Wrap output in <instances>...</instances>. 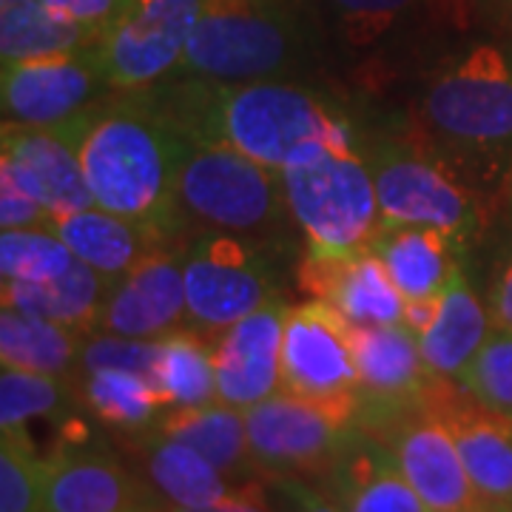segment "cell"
<instances>
[{
  "mask_svg": "<svg viewBox=\"0 0 512 512\" xmlns=\"http://www.w3.org/2000/svg\"><path fill=\"white\" fill-rule=\"evenodd\" d=\"M140 94L188 140L237 148L274 171L305 163L325 148L362 151L365 140L339 100L293 80L208 83L168 77Z\"/></svg>",
  "mask_w": 512,
  "mask_h": 512,
  "instance_id": "6da1fadb",
  "label": "cell"
},
{
  "mask_svg": "<svg viewBox=\"0 0 512 512\" xmlns=\"http://www.w3.org/2000/svg\"><path fill=\"white\" fill-rule=\"evenodd\" d=\"M413 131L484 200L512 171V37L476 40L427 74Z\"/></svg>",
  "mask_w": 512,
  "mask_h": 512,
  "instance_id": "7a4b0ae2",
  "label": "cell"
},
{
  "mask_svg": "<svg viewBox=\"0 0 512 512\" xmlns=\"http://www.w3.org/2000/svg\"><path fill=\"white\" fill-rule=\"evenodd\" d=\"M77 146L94 205L180 239L177 177L188 137L140 92H123L60 126Z\"/></svg>",
  "mask_w": 512,
  "mask_h": 512,
  "instance_id": "3957f363",
  "label": "cell"
},
{
  "mask_svg": "<svg viewBox=\"0 0 512 512\" xmlns=\"http://www.w3.org/2000/svg\"><path fill=\"white\" fill-rule=\"evenodd\" d=\"M180 234L220 231L282 245L291 228L282 174L222 143L188 140L177 177Z\"/></svg>",
  "mask_w": 512,
  "mask_h": 512,
  "instance_id": "277c9868",
  "label": "cell"
},
{
  "mask_svg": "<svg viewBox=\"0 0 512 512\" xmlns=\"http://www.w3.org/2000/svg\"><path fill=\"white\" fill-rule=\"evenodd\" d=\"M382 225L439 228L467 254L484 231L487 200L416 131H379L362 140Z\"/></svg>",
  "mask_w": 512,
  "mask_h": 512,
  "instance_id": "5b68a950",
  "label": "cell"
},
{
  "mask_svg": "<svg viewBox=\"0 0 512 512\" xmlns=\"http://www.w3.org/2000/svg\"><path fill=\"white\" fill-rule=\"evenodd\" d=\"M308 57V29L288 0H205L171 77L208 83L285 80Z\"/></svg>",
  "mask_w": 512,
  "mask_h": 512,
  "instance_id": "8992f818",
  "label": "cell"
},
{
  "mask_svg": "<svg viewBox=\"0 0 512 512\" xmlns=\"http://www.w3.org/2000/svg\"><path fill=\"white\" fill-rule=\"evenodd\" d=\"M282 174L293 225L313 259L365 254L382 231L376 183L362 151L325 148Z\"/></svg>",
  "mask_w": 512,
  "mask_h": 512,
  "instance_id": "52a82bcc",
  "label": "cell"
},
{
  "mask_svg": "<svg viewBox=\"0 0 512 512\" xmlns=\"http://www.w3.org/2000/svg\"><path fill=\"white\" fill-rule=\"evenodd\" d=\"M271 245L197 231L185 237V328L214 339L279 296Z\"/></svg>",
  "mask_w": 512,
  "mask_h": 512,
  "instance_id": "ba28073f",
  "label": "cell"
},
{
  "mask_svg": "<svg viewBox=\"0 0 512 512\" xmlns=\"http://www.w3.org/2000/svg\"><path fill=\"white\" fill-rule=\"evenodd\" d=\"M279 390L356 421L359 367L353 353V325L336 308L311 299L288 311Z\"/></svg>",
  "mask_w": 512,
  "mask_h": 512,
  "instance_id": "9c48e42d",
  "label": "cell"
},
{
  "mask_svg": "<svg viewBox=\"0 0 512 512\" xmlns=\"http://www.w3.org/2000/svg\"><path fill=\"white\" fill-rule=\"evenodd\" d=\"M441 382L421 402L402 407L362 430L390 447L427 512H470L481 504L464 470L453 430L436 407Z\"/></svg>",
  "mask_w": 512,
  "mask_h": 512,
  "instance_id": "30bf717a",
  "label": "cell"
},
{
  "mask_svg": "<svg viewBox=\"0 0 512 512\" xmlns=\"http://www.w3.org/2000/svg\"><path fill=\"white\" fill-rule=\"evenodd\" d=\"M245 424L254 467L276 478L325 476L356 430V421L285 390L248 407Z\"/></svg>",
  "mask_w": 512,
  "mask_h": 512,
  "instance_id": "8fae6325",
  "label": "cell"
},
{
  "mask_svg": "<svg viewBox=\"0 0 512 512\" xmlns=\"http://www.w3.org/2000/svg\"><path fill=\"white\" fill-rule=\"evenodd\" d=\"M205 0H131L97 40L114 92H140L177 72Z\"/></svg>",
  "mask_w": 512,
  "mask_h": 512,
  "instance_id": "7c38bea8",
  "label": "cell"
},
{
  "mask_svg": "<svg viewBox=\"0 0 512 512\" xmlns=\"http://www.w3.org/2000/svg\"><path fill=\"white\" fill-rule=\"evenodd\" d=\"M114 86L97 55V43L66 55L3 63V120L18 126L60 128L109 100Z\"/></svg>",
  "mask_w": 512,
  "mask_h": 512,
  "instance_id": "4fadbf2b",
  "label": "cell"
},
{
  "mask_svg": "<svg viewBox=\"0 0 512 512\" xmlns=\"http://www.w3.org/2000/svg\"><path fill=\"white\" fill-rule=\"evenodd\" d=\"M185 328V237L157 245L111 288L97 333L163 339Z\"/></svg>",
  "mask_w": 512,
  "mask_h": 512,
  "instance_id": "5bb4252c",
  "label": "cell"
},
{
  "mask_svg": "<svg viewBox=\"0 0 512 512\" xmlns=\"http://www.w3.org/2000/svg\"><path fill=\"white\" fill-rule=\"evenodd\" d=\"M353 353L359 367L356 427L421 402L444 379L427 367L416 333L404 325H353Z\"/></svg>",
  "mask_w": 512,
  "mask_h": 512,
  "instance_id": "9a60e30c",
  "label": "cell"
},
{
  "mask_svg": "<svg viewBox=\"0 0 512 512\" xmlns=\"http://www.w3.org/2000/svg\"><path fill=\"white\" fill-rule=\"evenodd\" d=\"M436 407L453 430L478 504L512 512V419L476 402L453 379L436 390Z\"/></svg>",
  "mask_w": 512,
  "mask_h": 512,
  "instance_id": "2e32d148",
  "label": "cell"
},
{
  "mask_svg": "<svg viewBox=\"0 0 512 512\" xmlns=\"http://www.w3.org/2000/svg\"><path fill=\"white\" fill-rule=\"evenodd\" d=\"M288 311V302L274 299L214 336L220 402L248 410L282 387V336Z\"/></svg>",
  "mask_w": 512,
  "mask_h": 512,
  "instance_id": "e0dca14e",
  "label": "cell"
},
{
  "mask_svg": "<svg viewBox=\"0 0 512 512\" xmlns=\"http://www.w3.org/2000/svg\"><path fill=\"white\" fill-rule=\"evenodd\" d=\"M43 512H168V501L97 450H60L49 458Z\"/></svg>",
  "mask_w": 512,
  "mask_h": 512,
  "instance_id": "ac0fdd59",
  "label": "cell"
},
{
  "mask_svg": "<svg viewBox=\"0 0 512 512\" xmlns=\"http://www.w3.org/2000/svg\"><path fill=\"white\" fill-rule=\"evenodd\" d=\"M0 165L18 177V183L52 217L74 214L94 205L77 146L60 128L3 123Z\"/></svg>",
  "mask_w": 512,
  "mask_h": 512,
  "instance_id": "d6986e66",
  "label": "cell"
},
{
  "mask_svg": "<svg viewBox=\"0 0 512 512\" xmlns=\"http://www.w3.org/2000/svg\"><path fill=\"white\" fill-rule=\"evenodd\" d=\"M299 288L316 302H325L342 313L350 325H402L404 296L390 279L379 254L370 248L365 254L345 259H313L296 271Z\"/></svg>",
  "mask_w": 512,
  "mask_h": 512,
  "instance_id": "ffe728a7",
  "label": "cell"
},
{
  "mask_svg": "<svg viewBox=\"0 0 512 512\" xmlns=\"http://www.w3.org/2000/svg\"><path fill=\"white\" fill-rule=\"evenodd\" d=\"M325 481L342 512H427L390 447L362 427L353 430Z\"/></svg>",
  "mask_w": 512,
  "mask_h": 512,
  "instance_id": "44dd1931",
  "label": "cell"
},
{
  "mask_svg": "<svg viewBox=\"0 0 512 512\" xmlns=\"http://www.w3.org/2000/svg\"><path fill=\"white\" fill-rule=\"evenodd\" d=\"M493 330L487 302L478 296L464 268H458L450 285L441 291L439 313L433 325L419 336L421 356L436 376L456 382L476 359L478 350L484 348Z\"/></svg>",
  "mask_w": 512,
  "mask_h": 512,
  "instance_id": "7402d4cb",
  "label": "cell"
},
{
  "mask_svg": "<svg viewBox=\"0 0 512 512\" xmlns=\"http://www.w3.org/2000/svg\"><path fill=\"white\" fill-rule=\"evenodd\" d=\"M114 282L117 279L74 259L69 271L46 282H3V308L32 313L80 336H92Z\"/></svg>",
  "mask_w": 512,
  "mask_h": 512,
  "instance_id": "603a6c76",
  "label": "cell"
},
{
  "mask_svg": "<svg viewBox=\"0 0 512 512\" xmlns=\"http://www.w3.org/2000/svg\"><path fill=\"white\" fill-rule=\"evenodd\" d=\"M373 251L384 262L404 302L439 296L461 268V251L439 228L427 225H382Z\"/></svg>",
  "mask_w": 512,
  "mask_h": 512,
  "instance_id": "cb8c5ba5",
  "label": "cell"
},
{
  "mask_svg": "<svg viewBox=\"0 0 512 512\" xmlns=\"http://www.w3.org/2000/svg\"><path fill=\"white\" fill-rule=\"evenodd\" d=\"M49 228L69 245V251L80 262L92 265L94 271L111 276V279L126 276L157 245L168 242L154 228L117 217L100 205L63 214V217H52Z\"/></svg>",
  "mask_w": 512,
  "mask_h": 512,
  "instance_id": "d4e9b609",
  "label": "cell"
},
{
  "mask_svg": "<svg viewBox=\"0 0 512 512\" xmlns=\"http://www.w3.org/2000/svg\"><path fill=\"white\" fill-rule=\"evenodd\" d=\"M146 433L148 436H140L143 467H146L151 487L163 495L168 507L197 510V507H211L237 495L228 487L220 467L211 464L194 447L168 439L154 427Z\"/></svg>",
  "mask_w": 512,
  "mask_h": 512,
  "instance_id": "484cf974",
  "label": "cell"
},
{
  "mask_svg": "<svg viewBox=\"0 0 512 512\" xmlns=\"http://www.w3.org/2000/svg\"><path fill=\"white\" fill-rule=\"evenodd\" d=\"M157 433L194 447L197 453L217 464L222 473H245L254 467L245 410L225 402L200 404V407H171L154 424Z\"/></svg>",
  "mask_w": 512,
  "mask_h": 512,
  "instance_id": "4316f807",
  "label": "cell"
},
{
  "mask_svg": "<svg viewBox=\"0 0 512 512\" xmlns=\"http://www.w3.org/2000/svg\"><path fill=\"white\" fill-rule=\"evenodd\" d=\"M97 43L92 32L60 18L46 0H0V57L20 63L89 49Z\"/></svg>",
  "mask_w": 512,
  "mask_h": 512,
  "instance_id": "83f0119b",
  "label": "cell"
},
{
  "mask_svg": "<svg viewBox=\"0 0 512 512\" xmlns=\"http://www.w3.org/2000/svg\"><path fill=\"white\" fill-rule=\"evenodd\" d=\"M80 333L32 313L3 308L0 313V362L32 373L72 376L83 348Z\"/></svg>",
  "mask_w": 512,
  "mask_h": 512,
  "instance_id": "f1b7e54d",
  "label": "cell"
},
{
  "mask_svg": "<svg viewBox=\"0 0 512 512\" xmlns=\"http://www.w3.org/2000/svg\"><path fill=\"white\" fill-rule=\"evenodd\" d=\"M154 384L163 396L165 410L220 402L217 399L214 342L188 328L163 336Z\"/></svg>",
  "mask_w": 512,
  "mask_h": 512,
  "instance_id": "f546056e",
  "label": "cell"
},
{
  "mask_svg": "<svg viewBox=\"0 0 512 512\" xmlns=\"http://www.w3.org/2000/svg\"><path fill=\"white\" fill-rule=\"evenodd\" d=\"M80 402L103 424L126 433H146L165 413L157 384L131 370H94L80 373Z\"/></svg>",
  "mask_w": 512,
  "mask_h": 512,
  "instance_id": "4dcf8cb0",
  "label": "cell"
},
{
  "mask_svg": "<svg viewBox=\"0 0 512 512\" xmlns=\"http://www.w3.org/2000/svg\"><path fill=\"white\" fill-rule=\"evenodd\" d=\"M80 399L69 376L32 373L3 365L0 373V430H20L35 419H57Z\"/></svg>",
  "mask_w": 512,
  "mask_h": 512,
  "instance_id": "1f68e13d",
  "label": "cell"
},
{
  "mask_svg": "<svg viewBox=\"0 0 512 512\" xmlns=\"http://www.w3.org/2000/svg\"><path fill=\"white\" fill-rule=\"evenodd\" d=\"M0 436V512H43L49 458L37 456L26 427Z\"/></svg>",
  "mask_w": 512,
  "mask_h": 512,
  "instance_id": "d6a6232c",
  "label": "cell"
},
{
  "mask_svg": "<svg viewBox=\"0 0 512 512\" xmlns=\"http://www.w3.org/2000/svg\"><path fill=\"white\" fill-rule=\"evenodd\" d=\"M74 259L52 228H9L0 237L3 282H46L69 271Z\"/></svg>",
  "mask_w": 512,
  "mask_h": 512,
  "instance_id": "836d02e7",
  "label": "cell"
},
{
  "mask_svg": "<svg viewBox=\"0 0 512 512\" xmlns=\"http://www.w3.org/2000/svg\"><path fill=\"white\" fill-rule=\"evenodd\" d=\"M333 23L353 46H373L399 32L421 12L424 0H322Z\"/></svg>",
  "mask_w": 512,
  "mask_h": 512,
  "instance_id": "e575fe53",
  "label": "cell"
},
{
  "mask_svg": "<svg viewBox=\"0 0 512 512\" xmlns=\"http://www.w3.org/2000/svg\"><path fill=\"white\" fill-rule=\"evenodd\" d=\"M456 382L476 402L512 419V333L493 330Z\"/></svg>",
  "mask_w": 512,
  "mask_h": 512,
  "instance_id": "d590c367",
  "label": "cell"
},
{
  "mask_svg": "<svg viewBox=\"0 0 512 512\" xmlns=\"http://www.w3.org/2000/svg\"><path fill=\"white\" fill-rule=\"evenodd\" d=\"M160 356V339H128L114 333H92L83 339L77 356V373L94 370H131L154 382Z\"/></svg>",
  "mask_w": 512,
  "mask_h": 512,
  "instance_id": "8d00e7d4",
  "label": "cell"
},
{
  "mask_svg": "<svg viewBox=\"0 0 512 512\" xmlns=\"http://www.w3.org/2000/svg\"><path fill=\"white\" fill-rule=\"evenodd\" d=\"M52 214L18 183V177L0 165V228H49Z\"/></svg>",
  "mask_w": 512,
  "mask_h": 512,
  "instance_id": "74e56055",
  "label": "cell"
},
{
  "mask_svg": "<svg viewBox=\"0 0 512 512\" xmlns=\"http://www.w3.org/2000/svg\"><path fill=\"white\" fill-rule=\"evenodd\" d=\"M60 18L72 20L92 32L97 40L109 32L117 20L123 18L131 0H46Z\"/></svg>",
  "mask_w": 512,
  "mask_h": 512,
  "instance_id": "f35d334b",
  "label": "cell"
},
{
  "mask_svg": "<svg viewBox=\"0 0 512 512\" xmlns=\"http://www.w3.org/2000/svg\"><path fill=\"white\" fill-rule=\"evenodd\" d=\"M487 308H490L493 328L512 333V242L495 262L493 279L487 288Z\"/></svg>",
  "mask_w": 512,
  "mask_h": 512,
  "instance_id": "ab89813d",
  "label": "cell"
},
{
  "mask_svg": "<svg viewBox=\"0 0 512 512\" xmlns=\"http://www.w3.org/2000/svg\"><path fill=\"white\" fill-rule=\"evenodd\" d=\"M279 487L291 498V512H342L328 493L305 484L302 478H279Z\"/></svg>",
  "mask_w": 512,
  "mask_h": 512,
  "instance_id": "60d3db41",
  "label": "cell"
},
{
  "mask_svg": "<svg viewBox=\"0 0 512 512\" xmlns=\"http://www.w3.org/2000/svg\"><path fill=\"white\" fill-rule=\"evenodd\" d=\"M439 296H430V299H413V302H404V328L410 330V333H416V339H419L424 330L433 325V319H436V313H439Z\"/></svg>",
  "mask_w": 512,
  "mask_h": 512,
  "instance_id": "b9f144b4",
  "label": "cell"
},
{
  "mask_svg": "<svg viewBox=\"0 0 512 512\" xmlns=\"http://www.w3.org/2000/svg\"><path fill=\"white\" fill-rule=\"evenodd\" d=\"M168 512H268L262 504H256L254 498L237 493L228 501L211 504V507H197V510H183V507H168Z\"/></svg>",
  "mask_w": 512,
  "mask_h": 512,
  "instance_id": "7bdbcfd3",
  "label": "cell"
},
{
  "mask_svg": "<svg viewBox=\"0 0 512 512\" xmlns=\"http://www.w3.org/2000/svg\"><path fill=\"white\" fill-rule=\"evenodd\" d=\"M484 6H487L490 15L498 20L501 32L512 37V0H484Z\"/></svg>",
  "mask_w": 512,
  "mask_h": 512,
  "instance_id": "ee69618b",
  "label": "cell"
},
{
  "mask_svg": "<svg viewBox=\"0 0 512 512\" xmlns=\"http://www.w3.org/2000/svg\"><path fill=\"white\" fill-rule=\"evenodd\" d=\"M504 200H507V205H510V211H512V171H510V180H507V188H504Z\"/></svg>",
  "mask_w": 512,
  "mask_h": 512,
  "instance_id": "f6af8a7d",
  "label": "cell"
},
{
  "mask_svg": "<svg viewBox=\"0 0 512 512\" xmlns=\"http://www.w3.org/2000/svg\"><path fill=\"white\" fill-rule=\"evenodd\" d=\"M470 512H493V510H487V507H473Z\"/></svg>",
  "mask_w": 512,
  "mask_h": 512,
  "instance_id": "bcb514c9",
  "label": "cell"
}]
</instances>
